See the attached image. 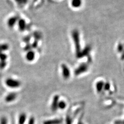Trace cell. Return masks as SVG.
Listing matches in <instances>:
<instances>
[{"instance_id": "obj_1", "label": "cell", "mask_w": 124, "mask_h": 124, "mask_svg": "<svg viewBox=\"0 0 124 124\" xmlns=\"http://www.w3.org/2000/svg\"><path fill=\"white\" fill-rule=\"evenodd\" d=\"M6 85L8 87L12 88H16L20 86L21 83L19 81L12 78H8L5 81Z\"/></svg>"}, {"instance_id": "obj_2", "label": "cell", "mask_w": 124, "mask_h": 124, "mask_svg": "<svg viewBox=\"0 0 124 124\" xmlns=\"http://www.w3.org/2000/svg\"><path fill=\"white\" fill-rule=\"evenodd\" d=\"M59 97L57 95L53 97V101L51 105V108L52 111H55L58 108V104H59Z\"/></svg>"}, {"instance_id": "obj_3", "label": "cell", "mask_w": 124, "mask_h": 124, "mask_svg": "<svg viewBox=\"0 0 124 124\" xmlns=\"http://www.w3.org/2000/svg\"><path fill=\"white\" fill-rule=\"evenodd\" d=\"M17 97V94L15 93H11L8 94L5 98V101L7 102H10L14 101L16 99Z\"/></svg>"}, {"instance_id": "obj_4", "label": "cell", "mask_w": 124, "mask_h": 124, "mask_svg": "<svg viewBox=\"0 0 124 124\" xmlns=\"http://www.w3.org/2000/svg\"><path fill=\"white\" fill-rule=\"evenodd\" d=\"M62 122H63V119L57 118L46 121L44 122L43 124H61Z\"/></svg>"}, {"instance_id": "obj_5", "label": "cell", "mask_w": 124, "mask_h": 124, "mask_svg": "<svg viewBox=\"0 0 124 124\" xmlns=\"http://www.w3.org/2000/svg\"><path fill=\"white\" fill-rule=\"evenodd\" d=\"M18 20V18L16 17H13L10 18L7 21V25L9 28H13L15 25L16 23Z\"/></svg>"}, {"instance_id": "obj_6", "label": "cell", "mask_w": 124, "mask_h": 124, "mask_svg": "<svg viewBox=\"0 0 124 124\" xmlns=\"http://www.w3.org/2000/svg\"><path fill=\"white\" fill-rule=\"evenodd\" d=\"M26 119V115L25 113H21L19 117L18 124H24Z\"/></svg>"}, {"instance_id": "obj_7", "label": "cell", "mask_w": 124, "mask_h": 124, "mask_svg": "<svg viewBox=\"0 0 124 124\" xmlns=\"http://www.w3.org/2000/svg\"><path fill=\"white\" fill-rule=\"evenodd\" d=\"M82 4V0H72L71 5L75 8L80 7Z\"/></svg>"}, {"instance_id": "obj_8", "label": "cell", "mask_w": 124, "mask_h": 124, "mask_svg": "<svg viewBox=\"0 0 124 124\" xmlns=\"http://www.w3.org/2000/svg\"><path fill=\"white\" fill-rule=\"evenodd\" d=\"M104 82H102V81H100V82H98V83L96 85V88H97V92L98 93L101 92L102 91V89L104 87Z\"/></svg>"}, {"instance_id": "obj_9", "label": "cell", "mask_w": 124, "mask_h": 124, "mask_svg": "<svg viewBox=\"0 0 124 124\" xmlns=\"http://www.w3.org/2000/svg\"><path fill=\"white\" fill-rule=\"evenodd\" d=\"M25 25V22L24 20H19V23H18V25H19V28L20 30L23 31V30H24Z\"/></svg>"}, {"instance_id": "obj_10", "label": "cell", "mask_w": 124, "mask_h": 124, "mask_svg": "<svg viewBox=\"0 0 124 124\" xmlns=\"http://www.w3.org/2000/svg\"><path fill=\"white\" fill-rule=\"evenodd\" d=\"M66 107V103L64 101H59V104H58V108H60L61 110H64Z\"/></svg>"}, {"instance_id": "obj_11", "label": "cell", "mask_w": 124, "mask_h": 124, "mask_svg": "<svg viewBox=\"0 0 124 124\" xmlns=\"http://www.w3.org/2000/svg\"><path fill=\"white\" fill-rule=\"evenodd\" d=\"M8 49V46L7 44H0V52H3Z\"/></svg>"}, {"instance_id": "obj_12", "label": "cell", "mask_w": 124, "mask_h": 124, "mask_svg": "<svg viewBox=\"0 0 124 124\" xmlns=\"http://www.w3.org/2000/svg\"><path fill=\"white\" fill-rule=\"evenodd\" d=\"M34 52H29L26 55V59L29 61H31L33 60L34 58Z\"/></svg>"}, {"instance_id": "obj_13", "label": "cell", "mask_w": 124, "mask_h": 124, "mask_svg": "<svg viewBox=\"0 0 124 124\" xmlns=\"http://www.w3.org/2000/svg\"><path fill=\"white\" fill-rule=\"evenodd\" d=\"M7 55L5 53L2 52H0V61H5L7 59Z\"/></svg>"}, {"instance_id": "obj_14", "label": "cell", "mask_w": 124, "mask_h": 124, "mask_svg": "<svg viewBox=\"0 0 124 124\" xmlns=\"http://www.w3.org/2000/svg\"><path fill=\"white\" fill-rule=\"evenodd\" d=\"M0 124H7V119L5 117H2L0 119Z\"/></svg>"}, {"instance_id": "obj_15", "label": "cell", "mask_w": 124, "mask_h": 124, "mask_svg": "<svg viewBox=\"0 0 124 124\" xmlns=\"http://www.w3.org/2000/svg\"><path fill=\"white\" fill-rule=\"evenodd\" d=\"M110 85L109 83L107 82V83L104 84V90L108 91L110 90Z\"/></svg>"}, {"instance_id": "obj_16", "label": "cell", "mask_w": 124, "mask_h": 124, "mask_svg": "<svg viewBox=\"0 0 124 124\" xmlns=\"http://www.w3.org/2000/svg\"><path fill=\"white\" fill-rule=\"evenodd\" d=\"M6 65L5 61H0V68H4Z\"/></svg>"}, {"instance_id": "obj_17", "label": "cell", "mask_w": 124, "mask_h": 124, "mask_svg": "<svg viewBox=\"0 0 124 124\" xmlns=\"http://www.w3.org/2000/svg\"><path fill=\"white\" fill-rule=\"evenodd\" d=\"M28 124H35V119L34 117H31L29 119Z\"/></svg>"}, {"instance_id": "obj_18", "label": "cell", "mask_w": 124, "mask_h": 124, "mask_svg": "<svg viewBox=\"0 0 124 124\" xmlns=\"http://www.w3.org/2000/svg\"><path fill=\"white\" fill-rule=\"evenodd\" d=\"M116 124H124V121H117L115 122Z\"/></svg>"}]
</instances>
